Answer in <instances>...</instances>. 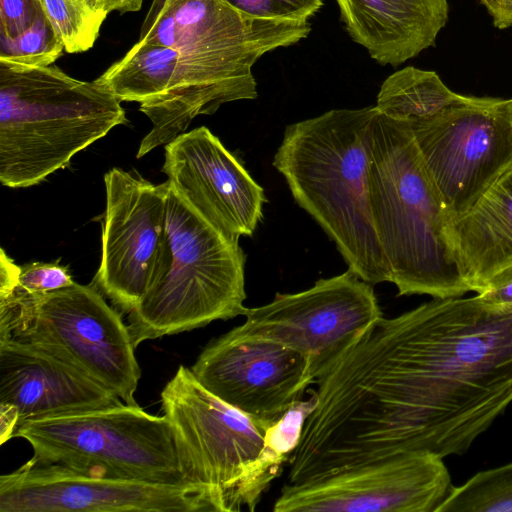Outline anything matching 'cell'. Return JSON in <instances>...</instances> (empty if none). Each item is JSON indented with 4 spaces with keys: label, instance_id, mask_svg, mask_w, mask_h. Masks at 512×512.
<instances>
[{
    "label": "cell",
    "instance_id": "cell-1",
    "mask_svg": "<svg viewBox=\"0 0 512 512\" xmlns=\"http://www.w3.org/2000/svg\"><path fill=\"white\" fill-rule=\"evenodd\" d=\"M315 383L298 452L318 477L462 455L512 403V306L434 298L382 317Z\"/></svg>",
    "mask_w": 512,
    "mask_h": 512
},
{
    "label": "cell",
    "instance_id": "cell-2",
    "mask_svg": "<svg viewBox=\"0 0 512 512\" xmlns=\"http://www.w3.org/2000/svg\"><path fill=\"white\" fill-rule=\"evenodd\" d=\"M308 21L247 16L225 0H153L139 41L170 48L163 94L139 109L152 128L147 152L186 132L198 115L258 96L252 73L264 54L306 38Z\"/></svg>",
    "mask_w": 512,
    "mask_h": 512
},
{
    "label": "cell",
    "instance_id": "cell-3",
    "mask_svg": "<svg viewBox=\"0 0 512 512\" xmlns=\"http://www.w3.org/2000/svg\"><path fill=\"white\" fill-rule=\"evenodd\" d=\"M377 112L375 106L333 109L290 124L273 160L296 203L333 240L348 268L372 285L391 282L370 206Z\"/></svg>",
    "mask_w": 512,
    "mask_h": 512
},
{
    "label": "cell",
    "instance_id": "cell-4",
    "mask_svg": "<svg viewBox=\"0 0 512 512\" xmlns=\"http://www.w3.org/2000/svg\"><path fill=\"white\" fill-rule=\"evenodd\" d=\"M369 190L374 227L398 296L445 299L469 292L446 236L447 210L412 131L379 112L370 142Z\"/></svg>",
    "mask_w": 512,
    "mask_h": 512
},
{
    "label": "cell",
    "instance_id": "cell-5",
    "mask_svg": "<svg viewBox=\"0 0 512 512\" xmlns=\"http://www.w3.org/2000/svg\"><path fill=\"white\" fill-rule=\"evenodd\" d=\"M128 123L121 101L57 66L0 61V182L27 188L70 164L112 128Z\"/></svg>",
    "mask_w": 512,
    "mask_h": 512
},
{
    "label": "cell",
    "instance_id": "cell-6",
    "mask_svg": "<svg viewBox=\"0 0 512 512\" xmlns=\"http://www.w3.org/2000/svg\"><path fill=\"white\" fill-rule=\"evenodd\" d=\"M167 230L172 263L128 314L132 342L140 343L202 328L243 315L245 254L204 220L170 185Z\"/></svg>",
    "mask_w": 512,
    "mask_h": 512
},
{
    "label": "cell",
    "instance_id": "cell-7",
    "mask_svg": "<svg viewBox=\"0 0 512 512\" xmlns=\"http://www.w3.org/2000/svg\"><path fill=\"white\" fill-rule=\"evenodd\" d=\"M187 482L205 486L221 512L254 511L286 459L266 428L213 395L180 365L161 392Z\"/></svg>",
    "mask_w": 512,
    "mask_h": 512
},
{
    "label": "cell",
    "instance_id": "cell-8",
    "mask_svg": "<svg viewBox=\"0 0 512 512\" xmlns=\"http://www.w3.org/2000/svg\"><path fill=\"white\" fill-rule=\"evenodd\" d=\"M14 437L26 440L40 463L99 477L187 482L168 418L138 404L25 419Z\"/></svg>",
    "mask_w": 512,
    "mask_h": 512
},
{
    "label": "cell",
    "instance_id": "cell-9",
    "mask_svg": "<svg viewBox=\"0 0 512 512\" xmlns=\"http://www.w3.org/2000/svg\"><path fill=\"white\" fill-rule=\"evenodd\" d=\"M9 336L60 347L123 402L137 404L141 370L128 325L92 284L39 295L0 289V338Z\"/></svg>",
    "mask_w": 512,
    "mask_h": 512
},
{
    "label": "cell",
    "instance_id": "cell-10",
    "mask_svg": "<svg viewBox=\"0 0 512 512\" xmlns=\"http://www.w3.org/2000/svg\"><path fill=\"white\" fill-rule=\"evenodd\" d=\"M243 316L245 322L231 329L233 334L267 339L302 354L315 382L383 317L372 284L349 268L307 290L277 293Z\"/></svg>",
    "mask_w": 512,
    "mask_h": 512
},
{
    "label": "cell",
    "instance_id": "cell-11",
    "mask_svg": "<svg viewBox=\"0 0 512 512\" xmlns=\"http://www.w3.org/2000/svg\"><path fill=\"white\" fill-rule=\"evenodd\" d=\"M104 183L101 261L91 284L121 314H129L172 263L166 224L169 182L155 185L115 167Z\"/></svg>",
    "mask_w": 512,
    "mask_h": 512
},
{
    "label": "cell",
    "instance_id": "cell-12",
    "mask_svg": "<svg viewBox=\"0 0 512 512\" xmlns=\"http://www.w3.org/2000/svg\"><path fill=\"white\" fill-rule=\"evenodd\" d=\"M411 131L449 218L470 208L512 167V98L469 96Z\"/></svg>",
    "mask_w": 512,
    "mask_h": 512
},
{
    "label": "cell",
    "instance_id": "cell-13",
    "mask_svg": "<svg viewBox=\"0 0 512 512\" xmlns=\"http://www.w3.org/2000/svg\"><path fill=\"white\" fill-rule=\"evenodd\" d=\"M221 512L199 484L84 474L32 458L0 476V512Z\"/></svg>",
    "mask_w": 512,
    "mask_h": 512
},
{
    "label": "cell",
    "instance_id": "cell-14",
    "mask_svg": "<svg viewBox=\"0 0 512 512\" xmlns=\"http://www.w3.org/2000/svg\"><path fill=\"white\" fill-rule=\"evenodd\" d=\"M443 458L411 451L283 486L274 512H436L449 495Z\"/></svg>",
    "mask_w": 512,
    "mask_h": 512
},
{
    "label": "cell",
    "instance_id": "cell-15",
    "mask_svg": "<svg viewBox=\"0 0 512 512\" xmlns=\"http://www.w3.org/2000/svg\"><path fill=\"white\" fill-rule=\"evenodd\" d=\"M190 369L213 395L264 428L302 400L315 382L302 354L231 331L212 339Z\"/></svg>",
    "mask_w": 512,
    "mask_h": 512
},
{
    "label": "cell",
    "instance_id": "cell-16",
    "mask_svg": "<svg viewBox=\"0 0 512 512\" xmlns=\"http://www.w3.org/2000/svg\"><path fill=\"white\" fill-rule=\"evenodd\" d=\"M162 170L172 188L217 230L236 239L254 233L264 190L207 127L167 143Z\"/></svg>",
    "mask_w": 512,
    "mask_h": 512
},
{
    "label": "cell",
    "instance_id": "cell-17",
    "mask_svg": "<svg viewBox=\"0 0 512 512\" xmlns=\"http://www.w3.org/2000/svg\"><path fill=\"white\" fill-rule=\"evenodd\" d=\"M0 403L15 407L22 421L123 401L60 347L9 336L0 338Z\"/></svg>",
    "mask_w": 512,
    "mask_h": 512
},
{
    "label": "cell",
    "instance_id": "cell-18",
    "mask_svg": "<svg viewBox=\"0 0 512 512\" xmlns=\"http://www.w3.org/2000/svg\"><path fill=\"white\" fill-rule=\"evenodd\" d=\"M352 40L381 65L398 66L433 46L448 0H335Z\"/></svg>",
    "mask_w": 512,
    "mask_h": 512
},
{
    "label": "cell",
    "instance_id": "cell-19",
    "mask_svg": "<svg viewBox=\"0 0 512 512\" xmlns=\"http://www.w3.org/2000/svg\"><path fill=\"white\" fill-rule=\"evenodd\" d=\"M446 236L470 291L512 264V167L465 212L448 219Z\"/></svg>",
    "mask_w": 512,
    "mask_h": 512
},
{
    "label": "cell",
    "instance_id": "cell-20",
    "mask_svg": "<svg viewBox=\"0 0 512 512\" xmlns=\"http://www.w3.org/2000/svg\"><path fill=\"white\" fill-rule=\"evenodd\" d=\"M468 99L448 88L434 71L408 66L386 78L375 107L412 129L438 119Z\"/></svg>",
    "mask_w": 512,
    "mask_h": 512
},
{
    "label": "cell",
    "instance_id": "cell-21",
    "mask_svg": "<svg viewBox=\"0 0 512 512\" xmlns=\"http://www.w3.org/2000/svg\"><path fill=\"white\" fill-rule=\"evenodd\" d=\"M67 53L92 48L109 14L101 0H39Z\"/></svg>",
    "mask_w": 512,
    "mask_h": 512
},
{
    "label": "cell",
    "instance_id": "cell-22",
    "mask_svg": "<svg viewBox=\"0 0 512 512\" xmlns=\"http://www.w3.org/2000/svg\"><path fill=\"white\" fill-rule=\"evenodd\" d=\"M436 512H512V463L478 472L452 487Z\"/></svg>",
    "mask_w": 512,
    "mask_h": 512
},
{
    "label": "cell",
    "instance_id": "cell-23",
    "mask_svg": "<svg viewBox=\"0 0 512 512\" xmlns=\"http://www.w3.org/2000/svg\"><path fill=\"white\" fill-rule=\"evenodd\" d=\"M64 46L43 10L33 25L15 38L0 35V61L24 67L53 64L63 53Z\"/></svg>",
    "mask_w": 512,
    "mask_h": 512
},
{
    "label": "cell",
    "instance_id": "cell-24",
    "mask_svg": "<svg viewBox=\"0 0 512 512\" xmlns=\"http://www.w3.org/2000/svg\"><path fill=\"white\" fill-rule=\"evenodd\" d=\"M0 256V289L24 295H39L72 285L75 281L66 266L58 262H30L17 266L3 250Z\"/></svg>",
    "mask_w": 512,
    "mask_h": 512
},
{
    "label": "cell",
    "instance_id": "cell-25",
    "mask_svg": "<svg viewBox=\"0 0 512 512\" xmlns=\"http://www.w3.org/2000/svg\"><path fill=\"white\" fill-rule=\"evenodd\" d=\"M316 406V397L311 391L309 400H300L293 404L283 416L265 430V444L278 455L290 459L297 448L305 421Z\"/></svg>",
    "mask_w": 512,
    "mask_h": 512
},
{
    "label": "cell",
    "instance_id": "cell-26",
    "mask_svg": "<svg viewBox=\"0 0 512 512\" xmlns=\"http://www.w3.org/2000/svg\"><path fill=\"white\" fill-rule=\"evenodd\" d=\"M237 11L254 18L308 21L322 0H225Z\"/></svg>",
    "mask_w": 512,
    "mask_h": 512
},
{
    "label": "cell",
    "instance_id": "cell-27",
    "mask_svg": "<svg viewBox=\"0 0 512 512\" xmlns=\"http://www.w3.org/2000/svg\"><path fill=\"white\" fill-rule=\"evenodd\" d=\"M41 11L39 0H0V35L19 36L33 25Z\"/></svg>",
    "mask_w": 512,
    "mask_h": 512
},
{
    "label": "cell",
    "instance_id": "cell-28",
    "mask_svg": "<svg viewBox=\"0 0 512 512\" xmlns=\"http://www.w3.org/2000/svg\"><path fill=\"white\" fill-rule=\"evenodd\" d=\"M477 295L493 304L512 306V264L492 277Z\"/></svg>",
    "mask_w": 512,
    "mask_h": 512
},
{
    "label": "cell",
    "instance_id": "cell-29",
    "mask_svg": "<svg viewBox=\"0 0 512 512\" xmlns=\"http://www.w3.org/2000/svg\"><path fill=\"white\" fill-rule=\"evenodd\" d=\"M498 29L512 28V0H480Z\"/></svg>",
    "mask_w": 512,
    "mask_h": 512
},
{
    "label": "cell",
    "instance_id": "cell-30",
    "mask_svg": "<svg viewBox=\"0 0 512 512\" xmlns=\"http://www.w3.org/2000/svg\"><path fill=\"white\" fill-rule=\"evenodd\" d=\"M20 422L19 413L10 404L0 403V443L4 444L13 438L14 432Z\"/></svg>",
    "mask_w": 512,
    "mask_h": 512
},
{
    "label": "cell",
    "instance_id": "cell-31",
    "mask_svg": "<svg viewBox=\"0 0 512 512\" xmlns=\"http://www.w3.org/2000/svg\"><path fill=\"white\" fill-rule=\"evenodd\" d=\"M108 12H118L125 14L139 11L144 0H101Z\"/></svg>",
    "mask_w": 512,
    "mask_h": 512
}]
</instances>
